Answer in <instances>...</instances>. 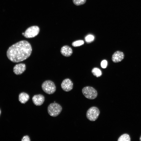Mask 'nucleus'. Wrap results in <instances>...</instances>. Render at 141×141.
<instances>
[{"label":"nucleus","mask_w":141,"mask_h":141,"mask_svg":"<svg viewBox=\"0 0 141 141\" xmlns=\"http://www.w3.org/2000/svg\"><path fill=\"white\" fill-rule=\"evenodd\" d=\"M32 52L30 44L26 40H23L10 46L7 50V55L11 61L17 63L27 58L30 56Z\"/></svg>","instance_id":"1"},{"label":"nucleus","mask_w":141,"mask_h":141,"mask_svg":"<svg viewBox=\"0 0 141 141\" xmlns=\"http://www.w3.org/2000/svg\"><path fill=\"white\" fill-rule=\"evenodd\" d=\"M62 110L61 106L59 104L54 103L50 104L48 106L47 110L51 116L55 117L58 115Z\"/></svg>","instance_id":"2"},{"label":"nucleus","mask_w":141,"mask_h":141,"mask_svg":"<svg viewBox=\"0 0 141 141\" xmlns=\"http://www.w3.org/2000/svg\"><path fill=\"white\" fill-rule=\"evenodd\" d=\"M82 92L84 96L89 99H94L97 96V90L91 86H86L83 87L82 89Z\"/></svg>","instance_id":"3"},{"label":"nucleus","mask_w":141,"mask_h":141,"mask_svg":"<svg viewBox=\"0 0 141 141\" xmlns=\"http://www.w3.org/2000/svg\"><path fill=\"white\" fill-rule=\"evenodd\" d=\"M42 88L43 91L46 93L51 94L56 90V87L54 83L50 80H47L43 83Z\"/></svg>","instance_id":"4"},{"label":"nucleus","mask_w":141,"mask_h":141,"mask_svg":"<svg viewBox=\"0 0 141 141\" xmlns=\"http://www.w3.org/2000/svg\"><path fill=\"white\" fill-rule=\"evenodd\" d=\"M99 109L95 106L90 108L87 111L86 116L87 118L91 121H95L98 118L100 114Z\"/></svg>","instance_id":"5"},{"label":"nucleus","mask_w":141,"mask_h":141,"mask_svg":"<svg viewBox=\"0 0 141 141\" xmlns=\"http://www.w3.org/2000/svg\"><path fill=\"white\" fill-rule=\"evenodd\" d=\"M39 28L37 26H31L27 28L22 35L27 38H31L37 36L39 32Z\"/></svg>","instance_id":"6"},{"label":"nucleus","mask_w":141,"mask_h":141,"mask_svg":"<svg viewBox=\"0 0 141 141\" xmlns=\"http://www.w3.org/2000/svg\"><path fill=\"white\" fill-rule=\"evenodd\" d=\"M61 86L63 90L66 92H68L72 89L73 83L70 79L67 78L63 81Z\"/></svg>","instance_id":"7"},{"label":"nucleus","mask_w":141,"mask_h":141,"mask_svg":"<svg viewBox=\"0 0 141 141\" xmlns=\"http://www.w3.org/2000/svg\"><path fill=\"white\" fill-rule=\"evenodd\" d=\"M32 101L34 104L36 106L42 105L45 101L44 96L40 94L34 95L32 97Z\"/></svg>","instance_id":"8"},{"label":"nucleus","mask_w":141,"mask_h":141,"mask_svg":"<svg viewBox=\"0 0 141 141\" xmlns=\"http://www.w3.org/2000/svg\"><path fill=\"white\" fill-rule=\"evenodd\" d=\"M25 64L23 63H20L16 64L14 67L13 72L16 75H20L26 70Z\"/></svg>","instance_id":"9"},{"label":"nucleus","mask_w":141,"mask_h":141,"mask_svg":"<svg viewBox=\"0 0 141 141\" xmlns=\"http://www.w3.org/2000/svg\"><path fill=\"white\" fill-rule=\"evenodd\" d=\"M124 53L120 51L115 52L112 56V60L114 63H118L121 61L124 58Z\"/></svg>","instance_id":"10"},{"label":"nucleus","mask_w":141,"mask_h":141,"mask_svg":"<svg viewBox=\"0 0 141 141\" xmlns=\"http://www.w3.org/2000/svg\"><path fill=\"white\" fill-rule=\"evenodd\" d=\"M60 51L63 56L66 57L70 56L73 53L72 48L68 45H64L62 46L61 49Z\"/></svg>","instance_id":"11"},{"label":"nucleus","mask_w":141,"mask_h":141,"mask_svg":"<svg viewBox=\"0 0 141 141\" xmlns=\"http://www.w3.org/2000/svg\"><path fill=\"white\" fill-rule=\"evenodd\" d=\"M29 99V95L25 92L20 93L19 96V100L22 104H25L28 101Z\"/></svg>","instance_id":"12"},{"label":"nucleus","mask_w":141,"mask_h":141,"mask_svg":"<svg viewBox=\"0 0 141 141\" xmlns=\"http://www.w3.org/2000/svg\"><path fill=\"white\" fill-rule=\"evenodd\" d=\"M91 72L93 75L97 77H100L102 75L101 70L98 68H93L92 69Z\"/></svg>","instance_id":"13"},{"label":"nucleus","mask_w":141,"mask_h":141,"mask_svg":"<svg viewBox=\"0 0 141 141\" xmlns=\"http://www.w3.org/2000/svg\"><path fill=\"white\" fill-rule=\"evenodd\" d=\"M118 141H130L131 138L129 134L125 133L121 136L118 139Z\"/></svg>","instance_id":"14"},{"label":"nucleus","mask_w":141,"mask_h":141,"mask_svg":"<svg viewBox=\"0 0 141 141\" xmlns=\"http://www.w3.org/2000/svg\"><path fill=\"white\" fill-rule=\"evenodd\" d=\"M73 3L76 5L79 6L84 4L86 0H72Z\"/></svg>","instance_id":"15"},{"label":"nucleus","mask_w":141,"mask_h":141,"mask_svg":"<svg viewBox=\"0 0 141 141\" xmlns=\"http://www.w3.org/2000/svg\"><path fill=\"white\" fill-rule=\"evenodd\" d=\"M84 42L83 40H80L73 42L72 44V45L74 47L80 46L84 44Z\"/></svg>","instance_id":"16"},{"label":"nucleus","mask_w":141,"mask_h":141,"mask_svg":"<svg viewBox=\"0 0 141 141\" xmlns=\"http://www.w3.org/2000/svg\"><path fill=\"white\" fill-rule=\"evenodd\" d=\"M94 37L92 35H89L85 38L86 41L87 43H90L93 41L94 39Z\"/></svg>","instance_id":"17"},{"label":"nucleus","mask_w":141,"mask_h":141,"mask_svg":"<svg viewBox=\"0 0 141 141\" xmlns=\"http://www.w3.org/2000/svg\"><path fill=\"white\" fill-rule=\"evenodd\" d=\"M107 65V61L105 60H103L101 63V66L102 68H105Z\"/></svg>","instance_id":"18"},{"label":"nucleus","mask_w":141,"mask_h":141,"mask_svg":"<svg viewBox=\"0 0 141 141\" xmlns=\"http://www.w3.org/2000/svg\"><path fill=\"white\" fill-rule=\"evenodd\" d=\"M21 140V141H30L31 140L28 136L26 135L23 137Z\"/></svg>","instance_id":"19"},{"label":"nucleus","mask_w":141,"mask_h":141,"mask_svg":"<svg viewBox=\"0 0 141 141\" xmlns=\"http://www.w3.org/2000/svg\"><path fill=\"white\" fill-rule=\"evenodd\" d=\"M139 140L140 141H141V135L140 136V138H139Z\"/></svg>","instance_id":"20"},{"label":"nucleus","mask_w":141,"mask_h":141,"mask_svg":"<svg viewBox=\"0 0 141 141\" xmlns=\"http://www.w3.org/2000/svg\"><path fill=\"white\" fill-rule=\"evenodd\" d=\"M1 113V110H0V115Z\"/></svg>","instance_id":"21"}]
</instances>
